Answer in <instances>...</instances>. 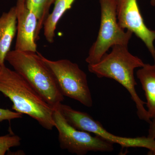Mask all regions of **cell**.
<instances>
[{
  "mask_svg": "<svg viewBox=\"0 0 155 155\" xmlns=\"http://www.w3.org/2000/svg\"><path fill=\"white\" fill-rule=\"evenodd\" d=\"M150 127L148 130V137L155 140V116L151 120L149 123Z\"/></svg>",
  "mask_w": 155,
  "mask_h": 155,
  "instance_id": "2e32d148",
  "label": "cell"
},
{
  "mask_svg": "<svg viewBox=\"0 0 155 155\" xmlns=\"http://www.w3.org/2000/svg\"><path fill=\"white\" fill-rule=\"evenodd\" d=\"M0 92L11 100L14 111L30 116L47 130L55 127L54 109L21 75L5 64L0 72Z\"/></svg>",
  "mask_w": 155,
  "mask_h": 155,
  "instance_id": "6da1fadb",
  "label": "cell"
},
{
  "mask_svg": "<svg viewBox=\"0 0 155 155\" xmlns=\"http://www.w3.org/2000/svg\"><path fill=\"white\" fill-rule=\"evenodd\" d=\"M136 75L144 91L147 110L149 117L151 119L155 116V64H144L137 70Z\"/></svg>",
  "mask_w": 155,
  "mask_h": 155,
  "instance_id": "8fae6325",
  "label": "cell"
},
{
  "mask_svg": "<svg viewBox=\"0 0 155 155\" xmlns=\"http://www.w3.org/2000/svg\"><path fill=\"white\" fill-rule=\"evenodd\" d=\"M75 0H55L52 13L45 20L43 25L44 35L50 43H52L55 36L57 24L64 13L71 8Z\"/></svg>",
  "mask_w": 155,
  "mask_h": 155,
  "instance_id": "7c38bea8",
  "label": "cell"
},
{
  "mask_svg": "<svg viewBox=\"0 0 155 155\" xmlns=\"http://www.w3.org/2000/svg\"><path fill=\"white\" fill-rule=\"evenodd\" d=\"M150 4L152 6H155V0H150Z\"/></svg>",
  "mask_w": 155,
  "mask_h": 155,
  "instance_id": "e0dca14e",
  "label": "cell"
},
{
  "mask_svg": "<svg viewBox=\"0 0 155 155\" xmlns=\"http://www.w3.org/2000/svg\"><path fill=\"white\" fill-rule=\"evenodd\" d=\"M58 109L67 122L78 130L94 134L109 142L117 143L123 147H141L149 150L151 154L155 155V140L147 137H126L118 136L107 131L98 121L84 112L72 109L61 103Z\"/></svg>",
  "mask_w": 155,
  "mask_h": 155,
  "instance_id": "8992f818",
  "label": "cell"
},
{
  "mask_svg": "<svg viewBox=\"0 0 155 155\" xmlns=\"http://www.w3.org/2000/svg\"><path fill=\"white\" fill-rule=\"evenodd\" d=\"M38 53L52 72L64 96L76 100L88 107L93 106L87 76L77 64L67 59L51 61Z\"/></svg>",
  "mask_w": 155,
  "mask_h": 155,
  "instance_id": "5b68a950",
  "label": "cell"
},
{
  "mask_svg": "<svg viewBox=\"0 0 155 155\" xmlns=\"http://www.w3.org/2000/svg\"><path fill=\"white\" fill-rule=\"evenodd\" d=\"M53 119L62 149L78 155H85L89 152H110L114 150L113 143L70 125L58 109H54Z\"/></svg>",
  "mask_w": 155,
  "mask_h": 155,
  "instance_id": "52a82bcc",
  "label": "cell"
},
{
  "mask_svg": "<svg viewBox=\"0 0 155 155\" xmlns=\"http://www.w3.org/2000/svg\"><path fill=\"white\" fill-rule=\"evenodd\" d=\"M17 31V14L14 6L0 17V65L5 64Z\"/></svg>",
  "mask_w": 155,
  "mask_h": 155,
  "instance_id": "30bf717a",
  "label": "cell"
},
{
  "mask_svg": "<svg viewBox=\"0 0 155 155\" xmlns=\"http://www.w3.org/2000/svg\"><path fill=\"white\" fill-rule=\"evenodd\" d=\"M22 114L16 111H12L9 109L0 108V124L1 122L5 120L10 122L13 119L22 118Z\"/></svg>",
  "mask_w": 155,
  "mask_h": 155,
  "instance_id": "9a60e30c",
  "label": "cell"
},
{
  "mask_svg": "<svg viewBox=\"0 0 155 155\" xmlns=\"http://www.w3.org/2000/svg\"><path fill=\"white\" fill-rule=\"evenodd\" d=\"M5 61L54 109L64 101L55 78L38 52L14 49L8 53Z\"/></svg>",
  "mask_w": 155,
  "mask_h": 155,
  "instance_id": "3957f363",
  "label": "cell"
},
{
  "mask_svg": "<svg viewBox=\"0 0 155 155\" xmlns=\"http://www.w3.org/2000/svg\"><path fill=\"white\" fill-rule=\"evenodd\" d=\"M116 16L121 28L131 31L144 43L155 62V30L148 28L139 8L137 0H115Z\"/></svg>",
  "mask_w": 155,
  "mask_h": 155,
  "instance_id": "ba28073f",
  "label": "cell"
},
{
  "mask_svg": "<svg viewBox=\"0 0 155 155\" xmlns=\"http://www.w3.org/2000/svg\"><path fill=\"white\" fill-rule=\"evenodd\" d=\"M17 37L15 50L37 52L35 34L38 19L26 6V0H17L16 6Z\"/></svg>",
  "mask_w": 155,
  "mask_h": 155,
  "instance_id": "9c48e42d",
  "label": "cell"
},
{
  "mask_svg": "<svg viewBox=\"0 0 155 155\" xmlns=\"http://www.w3.org/2000/svg\"><path fill=\"white\" fill-rule=\"evenodd\" d=\"M101 24L96 41L90 48L85 61L88 65L98 63L110 48L127 46L133 33L120 27L116 16L115 0H99Z\"/></svg>",
  "mask_w": 155,
  "mask_h": 155,
  "instance_id": "277c9868",
  "label": "cell"
},
{
  "mask_svg": "<svg viewBox=\"0 0 155 155\" xmlns=\"http://www.w3.org/2000/svg\"><path fill=\"white\" fill-rule=\"evenodd\" d=\"M55 0H26L27 8L33 11L38 19V23L37 28L35 39H38L39 34L43 27L44 23L49 14L51 6Z\"/></svg>",
  "mask_w": 155,
  "mask_h": 155,
  "instance_id": "4fadbf2b",
  "label": "cell"
},
{
  "mask_svg": "<svg viewBox=\"0 0 155 155\" xmlns=\"http://www.w3.org/2000/svg\"><path fill=\"white\" fill-rule=\"evenodd\" d=\"M111 48V52L106 53L100 62L88 65L89 71L99 78L114 79L124 87L135 103L139 118L150 123L151 119L144 107L146 102L137 93L135 86L137 83L134 76V69L143 67L144 63L140 58L129 52L127 46L116 45Z\"/></svg>",
  "mask_w": 155,
  "mask_h": 155,
  "instance_id": "7a4b0ae2",
  "label": "cell"
},
{
  "mask_svg": "<svg viewBox=\"0 0 155 155\" xmlns=\"http://www.w3.org/2000/svg\"><path fill=\"white\" fill-rule=\"evenodd\" d=\"M21 139L18 136L8 134L0 136V155H4L11 148L19 146Z\"/></svg>",
  "mask_w": 155,
  "mask_h": 155,
  "instance_id": "5bb4252c",
  "label": "cell"
},
{
  "mask_svg": "<svg viewBox=\"0 0 155 155\" xmlns=\"http://www.w3.org/2000/svg\"><path fill=\"white\" fill-rule=\"evenodd\" d=\"M2 65H0V72H1V69H2Z\"/></svg>",
  "mask_w": 155,
  "mask_h": 155,
  "instance_id": "ac0fdd59",
  "label": "cell"
}]
</instances>
